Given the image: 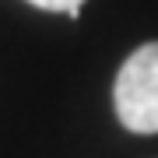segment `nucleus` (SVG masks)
<instances>
[{
  "instance_id": "f257e3e1",
  "label": "nucleus",
  "mask_w": 158,
  "mask_h": 158,
  "mask_svg": "<svg viewBox=\"0 0 158 158\" xmlns=\"http://www.w3.org/2000/svg\"><path fill=\"white\" fill-rule=\"evenodd\" d=\"M113 102L119 123L134 134H158V42H144L116 74Z\"/></svg>"
},
{
  "instance_id": "f03ea898",
  "label": "nucleus",
  "mask_w": 158,
  "mask_h": 158,
  "mask_svg": "<svg viewBox=\"0 0 158 158\" xmlns=\"http://www.w3.org/2000/svg\"><path fill=\"white\" fill-rule=\"evenodd\" d=\"M28 4H32V7H42V11H56V14H70V18H77L85 0H28Z\"/></svg>"
}]
</instances>
